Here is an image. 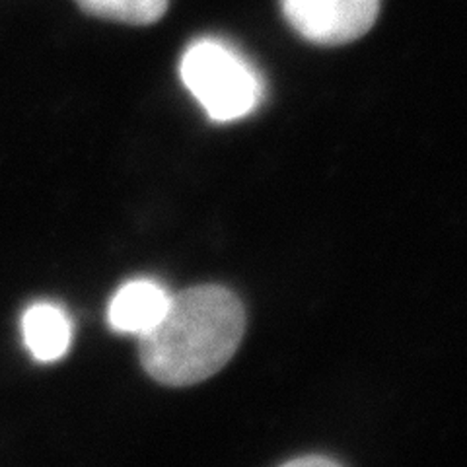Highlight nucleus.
<instances>
[{
	"mask_svg": "<svg viewBox=\"0 0 467 467\" xmlns=\"http://www.w3.org/2000/svg\"><path fill=\"white\" fill-rule=\"evenodd\" d=\"M245 331L240 298L224 286L202 285L171 295L160 324L140 337V362L158 384L183 388L223 370Z\"/></svg>",
	"mask_w": 467,
	"mask_h": 467,
	"instance_id": "f257e3e1",
	"label": "nucleus"
},
{
	"mask_svg": "<svg viewBox=\"0 0 467 467\" xmlns=\"http://www.w3.org/2000/svg\"><path fill=\"white\" fill-rule=\"evenodd\" d=\"M90 16L129 26H149L168 10V0H75Z\"/></svg>",
	"mask_w": 467,
	"mask_h": 467,
	"instance_id": "423d86ee",
	"label": "nucleus"
},
{
	"mask_svg": "<svg viewBox=\"0 0 467 467\" xmlns=\"http://www.w3.org/2000/svg\"><path fill=\"white\" fill-rule=\"evenodd\" d=\"M24 343L36 360H61L72 341V324L61 306L37 302L29 306L22 317Z\"/></svg>",
	"mask_w": 467,
	"mask_h": 467,
	"instance_id": "39448f33",
	"label": "nucleus"
},
{
	"mask_svg": "<svg viewBox=\"0 0 467 467\" xmlns=\"http://www.w3.org/2000/svg\"><path fill=\"white\" fill-rule=\"evenodd\" d=\"M170 302L171 295L160 283L150 279L129 281L113 295L108 321L113 331L140 339L160 324Z\"/></svg>",
	"mask_w": 467,
	"mask_h": 467,
	"instance_id": "20e7f679",
	"label": "nucleus"
},
{
	"mask_svg": "<svg viewBox=\"0 0 467 467\" xmlns=\"http://www.w3.org/2000/svg\"><path fill=\"white\" fill-rule=\"evenodd\" d=\"M286 22L317 46H343L374 26L379 0H281Z\"/></svg>",
	"mask_w": 467,
	"mask_h": 467,
	"instance_id": "7ed1b4c3",
	"label": "nucleus"
},
{
	"mask_svg": "<svg viewBox=\"0 0 467 467\" xmlns=\"http://www.w3.org/2000/svg\"><path fill=\"white\" fill-rule=\"evenodd\" d=\"M180 75L187 90L216 123L247 117L263 99L261 75L236 47L223 39L193 41L182 57Z\"/></svg>",
	"mask_w": 467,
	"mask_h": 467,
	"instance_id": "f03ea898",
	"label": "nucleus"
},
{
	"mask_svg": "<svg viewBox=\"0 0 467 467\" xmlns=\"http://www.w3.org/2000/svg\"><path fill=\"white\" fill-rule=\"evenodd\" d=\"M288 465H335L333 460L329 458H321V456H308V458H298V460H292L288 462Z\"/></svg>",
	"mask_w": 467,
	"mask_h": 467,
	"instance_id": "0eeeda50",
	"label": "nucleus"
}]
</instances>
